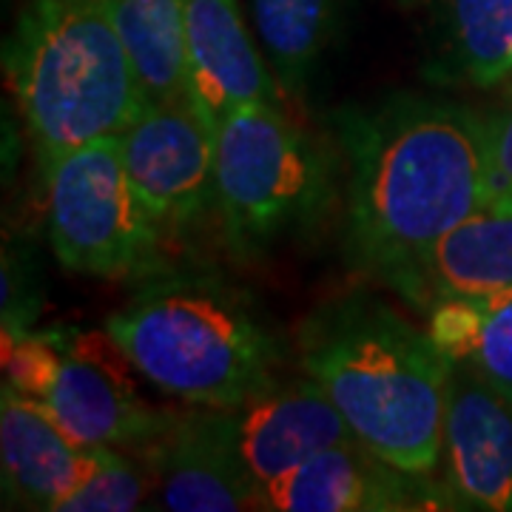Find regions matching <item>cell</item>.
I'll return each mask as SVG.
<instances>
[{
    "label": "cell",
    "instance_id": "17",
    "mask_svg": "<svg viewBox=\"0 0 512 512\" xmlns=\"http://www.w3.org/2000/svg\"><path fill=\"white\" fill-rule=\"evenodd\" d=\"M427 313V330L441 353L512 402V288L441 299Z\"/></svg>",
    "mask_w": 512,
    "mask_h": 512
},
{
    "label": "cell",
    "instance_id": "12",
    "mask_svg": "<svg viewBox=\"0 0 512 512\" xmlns=\"http://www.w3.org/2000/svg\"><path fill=\"white\" fill-rule=\"evenodd\" d=\"M234 421L239 450L259 490L308 458L359 441L325 387L308 373L288 382L274 379L234 410Z\"/></svg>",
    "mask_w": 512,
    "mask_h": 512
},
{
    "label": "cell",
    "instance_id": "3",
    "mask_svg": "<svg viewBox=\"0 0 512 512\" xmlns=\"http://www.w3.org/2000/svg\"><path fill=\"white\" fill-rule=\"evenodd\" d=\"M106 330L140 376L188 407L237 410L274 382L282 362L248 293L217 276H151Z\"/></svg>",
    "mask_w": 512,
    "mask_h": 512
},
{
    "label": "cell",
    "instance_id": "2",
    "mask_svg": "<svg viewBox=\"0 0 512 512\" xmlns=\"http://www.w3.org/2000/svg\"><path fill=\"white\" fill-rule=\"evenodd\" d=\"M299 365L356 439L407 473L436 476L450 359L430 330L373 293L339 296L302 322Z\"/></svg>",
    "mask_w": 512,
    "mask_h": 512
},
{
    "label": "cell",
    "instance_id": "9",
    "mask_svg": "<svg viewBox=\"0 0 512 512\" xmlns=\"http://www.w3.org/2000/svg\"><path fill=\"white\" fill-rule=\"evenodd\" d=\"M131 453L146 458L163 510H256L259 484L239 450L234 410L191 404L185 413H165L160 430Z\"/></svg>",
    "mask_w": 512,
    "mask_h": 512
},
{
    "label": "cell",
    "instance_id": "11",
    "mask_svg": "<svg viewBox=\"0 0 512 512\" xmlns=\"http://www.w3.org/2000/svg\"><path fill=\"white\" fill-rule=\"evenodd\" d=\"M439 467L456 510L512 512V402L453 362Z\"/></svg>",
    "mask_w": 512,
    "mask_h": 512
},
{
    "label": "cell",
    "instance_id": "4",
    "mask_svg": "<svg viewBox=\"0 0 512 512\" xmlns=\"http://www.w3.org/2000/svg\"><path fill=\"white\" fill-rule=\"evenodd\" d=\"M3 66L43 171L120 137L148 103L106 0H29Z\"/></svg>",
    "mask_w": 512,
    "mask_h": 512
},
{
    "label": "cell",
    "instance_id": "20",
    "mask_svg": "<svg viewBox=\"0 0 512 512\" xmlns=\"http://www.w3.org/2000/svg\"><path fill=\"white\" fill-rule=\"evenodd\" d=\"M92 473L57 512H131L143 510L157 490L146 458L128 456L126 447H92Z\"/></svg>",
    "mask_w": 512,
    "mask_h": 512
},
{
    "label": "cell",
    "instance_id": "13",
    "mask_svg": "<svg viewBox=\"0 0 512 512\" xmlns=\"http://www.w3.org/2000/svg\"><path fill=\"white\" fill-rule=\"evenodd\" d=\"M185 94L214 131L242 106L279 103L239 0H185Z\"/></svg>",
    "mask_w": 512,
    "mask_h": 512
},
{
    "label": "cell",
    "instance_id": "8",
    "mask_svg": "<svg viewBox=\"0 0 512 512\" xmlns=\"http://www.w3.org/2000/svg\"><path fill=\"white\" fill-rule=\"evenodd\" d=\"M134 194L165 231H183L214 205L217 131L188 97L146 103L120 134Z\"/></svg>",
    "mask_w": 512,
    "mask_h": 512
},
{
    "label": "cell",
    "instance_id": "23",
    "mask_svg": "<svg viewBox=\"0 0 512 512\" xmlns=\"http://www.w3.org/2000/svg\"><path fill=\"white\" fill-rule=\"evenodd\" d=\"M399 3H402V6H407V9H410V6H416V3H421V0H399Z\"/></svg>",
    "mask_w": 512,
    "mask_h": 512
},
{
    "label": "cell",
    "instance_id": "15",
    "mask_svg": "<svg viewBox=\"0 0 512 512\" xmlns=\"http://www.w3.org/2000/svg\"><path fill=\"white\" fill-rule=\"evenodd\" d=\"M427 74L441 86L473 89H498L512 80V0H439Z\"/></svg>",
    "mask_w": 512,
    "mask_h": 512
},
{
    "label": "cell",
    "instance_id": "5",
    "mask_svg": "<svg viewBox=\"0 0 512 512\" xmlns=\"http://www.w3.org/2000/svg\"><path fill=\"white\" fill-rule=\"evenodd\" d=\"M214 194L228 248L259 256L322 217L333 200V163L279 103L242 106L217 128Z\"/></svg>",
    "mask_w": 512,
    "mask_h": 512
},
{
    "label": "cell",
    "instance_id": "6",
    "mask_svg": "<svg viewBox=\"0 0 512 512\" xmlns=\"http://www.w3.org/2000/svg\"><path fill=\"white\" fill-rule=\"evenodd\" d=\"M46 177V220L63 268L100 279H151L165 271V231L134 194L120 137L57 160Z\"/></svg>",
    "mask_w": 512,
    "mask_h": 512
},
{
    "label": "cell",
    "instance_id": "19",
    "mask_svg": "<svg viewBox=\"0 0 512 512\" xmlns=\"http://www.w3.org/2000/svg\"><path fill=\"white\" fill-rule=\"evenodd\" d=\"M345 0H254L256 32L279 89L302 94L333 40Z\"/></svg>",
    "mask_w": 512,
    "mask_h": 512
},
{
    "label": "cell",
    "instance_id": "14",
    "mask_svg": "<svg viewBox=\"0 0 512 512\" xmlns=\"http://www.w3.org/2000/svg\"><path fill=\"white\" fill-rule=\"evenodd\" d=\"M92 461V447H80L40 404L3 384L0 473L6 507L57 512L92 473Z\"/></svg>",
    "mask_w": 512,
    "mask_h": 512
},
{
    "label": "cell",
    "instance_id": "10",
    "mask_svg": "<svg viewBox=\"0 0 512 512\" xmlns=\"http://www.w3.org/2000/svg\"><path fill=\"white\" fill-rule=\"evenodd\" d=\"M256 510L268 512H430L456 510L433 476L407 473L362 441L308 458L259 490Z\"/></svg>",
    "mask_w": 512,
    "mask_h": 512
},
{
    "label": "cell",
    "instance_id": "16",
    "mask_svg": "<svg viewBox=\"0 0 512 512\" xmlns=\"http://www.w3.org/2000/svg\"><path fill=\"white\" fill-rule=\"evenodd\" d=\"M507 288H512V208L484 205L436 245L424 311L441 299L487 296Z\"/></svg>",
    "mask_w": 512,
    "mask_h": 512
},
{
    "label": "cell",
    "instance_id": "1",
    "mask_svg": "<svg viewBox=\"0 0 512 512\" xmlns=\"http://www.w3.org/2000/svg\"><path fill=\"white\" fill-rule=\"evenodd\" d=\"M348 254L367 276L427 308L433 251L487 205L484 117L450 97L393 94L342 114Z\"/></svg>",
    "mask_w": 512,
    "mask_h": 512
},
{
    "label": "cell",
    "instance_id": "21",
    "mask_svg": "<svg viewBox=\"0 0 512 512\" xmlns=\"http://www.w3.org/2000/svg\"><path fill=\"white\" fill-rule=\"evenodd\" d=\"M484 117V148H487V205L512 200V80L504 83Z\"/></svg>",
    "mask_w": 512,
    "mask_h": 512
},
{
    "label": "cell",
    "instance_id": "22",
    "mask_svg": "<svg viewBox=\"0 0 512 512\" xmlns=\"http://www.w3.org/2000/svg\"><path fill=\"white\" fill-rule=\"evenodd\" d=\"M40 296L35 293V268L26 265L20 254L6 248L3 254V333L32 330Z\"/></svg>",
    "mask_w": 512,
    "mask_h": 512
},
{
    "label": "cell",
    "instance_id": "7",
    "mask_svg": "<svg viewBox=\"0 0 512 512\" xmlns=\"http://www.w3.org/2000/svg\"><path fill=\"white\" fill-rule=\"evenodd\" d=\"M60 345L55 376L37 404L80 447L140 450L163 424L137 393L126 353L111 333L52 328Z\"/></svg>",
    "mask_w": 512,
    "mask_h": 512
},
{
    "label": "cell",
    "instance_id": "18",
    "mask_svg": "<svg viewBox=\"0 0 512 512\" xmlns=\"http://www.w3.org/2000/svg\"><path fill=\"white\" fill-rule=\"evenodd\" d=\"M148 103L185 94V0H106Z\"/></svg>",
    "mask_w": 512,
    "mask_h": 512
}]
</instances>
